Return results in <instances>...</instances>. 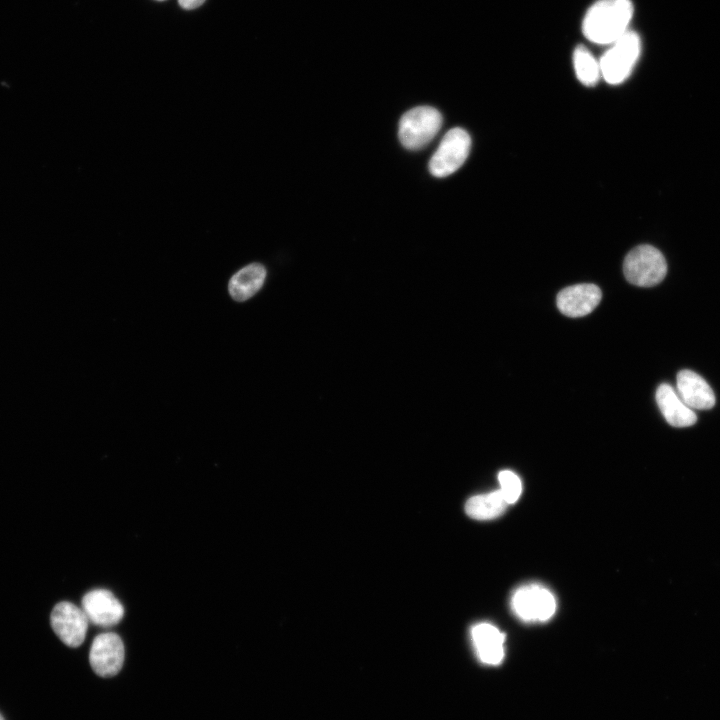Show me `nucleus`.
<instances>
[{
	"label": "nucleus",
	"mask_w": 720,
	"mask_h": 720,
	"mask_svg": "<svg viewBox=\"0 0 720 720\" xmlns=\"http://www.w3.org/2000/svg\"><path fill=\"white\" fill-rule=\"evenodd\" d=\"M634 13L630 0H598L586 12L582 30L596 44H612L629 31Z\"/></svg>",
	"instance_id": "1"
},
{
	"label": "nucleus",
	"mask_w": 720,
	"mask_h": 720,
	"mask_svg": "<svg viewBox=\"0 0 720 720\" xmlns=\"http://www.w3.org/2000/svg\"><path fill=\"white\" fill-rule=\"evenodd\" d=\"M610 45L599 63L604 80L616 85L625 81L636 65L641 52V39L636 32L629 30Z\"/></svg>",
	"instance_id": "2"
},
{
	"label": "nucleus",
	"mask_w": 720,
	"mask_h": 720,
	"mask_svg": "<svg viewBox=\"0 0 720 720\" xmlns=\"http://www.w3.org/2000/svg\"><path fill=\"white\" fill-rule=\"evenodd\" d=\"M442 125L441 113L430 106L410 109L400 119L399 140L409 150L425 147L438 133Z\"/></svg>",
	"instance_id": "3"
},
{
	"label": "nucleus",
	"mask_w": 720,
	"mask_h": 720,
	"mask_svg": "<svg viewBox=\"0 0 720 720\" xmlns=\"http://www.w3.org/2000/svg\"><path fill=\"white\" fill-rule=\"evenodd\" d=\"M623 271L627 281L640 287L659 284L667 273L663 254L651 245H640L625 257Z\"/></svg>",
	"instance_id": "4"
},
{
	"label": "nucleus",
	"mask_w": 720,
	"mask_h": 720,
	"mask_svg": "<svg viewBox=\"0 0 720 720\" xmlns=\"http://www.w3.org/2000/svg\"><path fill=\"white\" fill-rule=\"evenodd\" d=\"M471 138L462 128L450 129L442 138L429 161V171L435 177H446L457 171L467 159Z\"/></svg>",
	"instance_id": "5"
},
{
	"label": "nucleus",
	"mask_w": 720,
	"mask_h": 720,
	"mask_svg": "<svg viewBox=\"0 0 720 720\" xmlns=\"http://www.w3.org/2000/svg\"><path fill=\"white\" fill-rule=\"evenodd\" d=\"M511 606L514 614L525 622H545L554 615L556 600L547 588L530 584L514 592Z\"/></svg>",
	"instance_id": "6"
},
{
	"label": "nucleus",
	"mask_w": 720,
	"mask_h": 720,
	"mask_svg": "<svg viewBox=\"0 0 720 720\" xmlns=\"http://www.w3.org/2000/svg\"><path fill=\"white\" fill-rule=\"evenodd\" d=\"M50 621L55 634L67 646L78 647L85 640L89 620L83 609L75 604L68 601L56 604Z\"/></svg>",
	"instance_id": "7"
},
{
	"label": "nucleus",
	"mask_w": 720,
	"mask_h": 720,
	"mask_svg": "<svg viewBox=\"0 0 720 720\" xmlns=\"http://www.w3.org/2000/svg\"><path fill=\"white\" fill-rule=\"evenodd\" d=\"M125 649L121 638L112 632L97 635L91 645L89 661L93 671L101 677H112L122 668Z\"/></svg>",
	"instance_id": "8"
},
{
	"label": "nucleus",
	"mask_w": 720,
	"mask_h": 720,
	"mask_svg": "<svg viewBox=\"0 0 720 720\" xmlns=\"http://www.w3.org/2000/svg\"><path fill=\"white\" fill-rule=\"evenodd\" d=\"M81 604L88 620L98 626L116 625L124 615L120 601L105 589L89 591L83 596Z\"/></svg>",
	"instance_id": "9"
},
{
	"label": "nucleus",
	"mask_w": 720,
	"mask_h": 720,
	"mask_svg": "<svg viewBox=\"0 0 720 720\" xmlns=\"http://www.w3.org/2000/svg\"><path fill=\"white\" fill-rule=\"evenodd\" d=\"M602 293L595 284L569 286L557 295V307L568 317H582L591 313L601 301Z\"/></svg>",
	"instance_id": "10"
},
{
	"label": "nucleus",
	"mask_w": 720,
	"mask_h": 720,
	"mask_svg": "<svg viewBox=\"0 0 720 720\" xmlns=\"http://www.w3.org/2000/svg\"><path fill=\"white\" fill-rule=\"evenodd\" d=\"M471 639L479 660L498 665L504 657L505 634L490 623H478L471 629Z\"/></svg>",
	"instance_id": "11"
},
{
	"label": "nucleus",
	"mask_w": 720,
	"mask_h": 720,
	"mask_svg": "<svg viewBox=\"0 0 720 720\" xmlns=\"http://www.w3.org/2000/svg\"><path fill=\"white\" fill-rule=\"evenodd\" d=\"M677 390L680 399L691 409L706 410L715 405V395L709 384L691 370L677 374Z\"/></svg>",
	"instance_id": "12"
},
{
	"label": "nucleus",
	"mask_w": 720,
	"mask_h": 720,
	"mask_svg": "<svg viewBox=\"0 0 720 720\" xmlns=\"http://www.w3.org/2000/svg\"><path fill=\"white\" fill-rule=\"evenodd\" d=\"M656 402L665 420L673 427H688L697 421L693 409L680 399L669 384L663 383L657 388Z\"/></svg>",
	"instance_id": "13"
},
{
	"label": "nucleus",
	"mask_w": 720,
	"mask_h": 720,
	"mask_svg": "<svg viewBox=\"0 0 720 720\" xmlns=\"http://www.w3.org/2000/svg\"><path fill=\"white\" fill-rule=\"evenodd\" d=\"M266 268L260 263H251L238 270L229 280L228 292L232 299L243 302L254 296L266 279Z\"/></svg>",
	"instance_id": "14"
},
{
	"label": "nucleus",
	"mask_w": 720,
	"mask_h": 720,
	"mask_svg": "<svg viewBox=\"0 0 720 720\" xmlns=\"http://www.w3.org/2000/svg\"><path fill=\"white\" fill-rule=\"evenodd\" d=\"M507 503L500 490L469 498L465 504L468 516L477 520H489L500 516Z\"/></svg>",
	"instance_id": "15"
},
{
	"label": "nucleus",
	"mask_w": 720,
	"mask_h": 720,
	"mask_svg": "<svg viewBox=\"0 0 720 720\" xmlns=\"http://www.w3.org/2000/svg\"><path fill=\"white\" fill-rule=\"evenodd\" d=\"M573 66L578 80L585 86L596 85L602 77L599 60L583 45L573 52Z\"/></svg>",
	"instance_id": "16"
},
{
	"label": "nucleus",
	"mask_w": 720,
	"mask_h": 720,
	"mask_svg": "<svg viewBox=\"0 0 720 720\" xmlns=\"http://www.w3.org/2000/svg\"><path fill=\"white\" fill-rule=\"evenodd\" d=\"M500 483V492L502 493L506 503H515L522 492V484L520 478L510 470H503L498 475Z\"/></svg>",
	"instance_id": "17"
},
{
	"label": "nucleus",
	"mask_w": 720,
	"mask_h": 720,
	"mask_svg": "<svg viewBox=\"0 0 720 720\" xmlns=\"http://www.w3.org/2000/svg\"><path fill=\"white\" fill-rule=\"evenodd\" d=\"M178 2L182 8L191 10L201 6L205 0H178Z\"/></svg>",
	"instance_id": "18"
},
{
	"label": "nucleus",
	"mask_w": 720,
	"mask_h": 720,
	"mask_svg": "<svg viewBox=\"0 0 720 720\" xmlns=\"http://www.w3.org/2000/svg\"><path fill=\"white\" fill-rule=\"evenodd\" d=\"M0 720H4V718L1 716V714H0Z\"/></svg>",
	"instance_id": "19"
},
{
	"label": "nucleus",
	"mask_w": 720,
	"mask_h": 720,
	"mask_svg": "<svg viewBox=\"0 0 720 720\" xmlns=\"http://www.w3.org/2000/svg\"><path fill=\"white\" fill-rule=\"evenodd\" d=\"M157 1H164V0H157Z\"/></svg>",
	"instance_id": "20"
}]
</instances>
